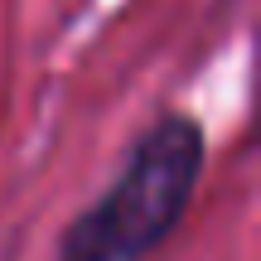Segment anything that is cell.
Returning a JSON list of instances; mask_svg holds the SVG:
<instances>
[{
	"label": "cell",
	"mask_w": 261,
	"mask_h": 261,
	"mask_svg": "<svg viewBox=\"0 0 261 261\" xmlns=\"http://www.w3.org/2000/svg\"><path fill=\"white\" fill-rule=\"evenodd\" d=\"M208 169V126L165 107L130 136L121 165L58 227L54 261H145L184 227Z\"/></svg>",
	"instance_id": "6da1fadb"
}]
</instances>
